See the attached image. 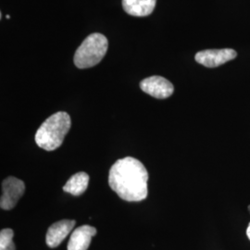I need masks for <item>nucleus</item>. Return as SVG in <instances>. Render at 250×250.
Segmentation results:
<instances>
[{"label": "nucleus", "mask_w": 250, "mask_h": 250, "mask_svg": "<svg viewBox=\"0 0 250 250\" xmlns=\"http://www.w3.org/2000/svg\"><path fill=\"white\" fill-rule=\"evenodd\" d=\"M72 126L71 117L64 111H59L47 118L36 132V143L46 151L59 148Z\"/></svg>", "instance_id": "obj_2"}, {"label": "nucleus", "mask_w": 250, "mask_h": 250, "mask_svg": "<svg viewBox=\"0 0 250 250\" xmlns=\"http://www.w3.org/2000/svg\"><path fill=\"white\" fill-rule=\"evenodd\" d=\"M13 231L11 229H3L0 232V250H15L13 243Z\"/></svg>", "instance_id": "obj_11"}, {"label": "nucleus", "mask_w": 250, "mask_h": 250, "mask_svg": "<svg viewBox=\"0 0 250 250\" xmlns=\"http://www.w3.org/2000/svg\"><path fill=\"white\" fill-rule=\"evenodd\" d=\"M74 225L75 221L71 220H63L52 224L46 232V245L51 249L59 247L62 242L69 235Z\"/></svg>", "instance_id": "obj_7"}, {"label": "nucleus", "mask_w": 250, "mask_h": 250, "mask_svg": "<svg viewBox=\"0 0 250 250\" xmlns=\"http://www.w3.org/2000/svg\"><path fill=\"white\" fill-rule=\"evenodd\" d=\"M25 191L24 183L15 177H8L2 183V195L0 207L2 209L10 210L17 205L19 199L22 197Z\"/></svg>", "instance_id": "obj_4"}, {"label": "nucleus", "mask_w": 250, "mask_h": 250, "mask_svg": "<svg viewBox=\"0 0 250 250\" xmlns=\"http://www.w3.org/2000/svg\"><path fill=\"white\" fill-rule=\"evenodd\" d=\"M108 42L101 34L87 36L74 55V64L79 69H87L99 64L107 53Z\"/></svg>", "instance_id": "obj_3"}, {"label": "nucleus", "mask_w": 250, "mask_h": 250, "mask_svg": "<svg viewBox=\"0 0 250 250\" xmlns=\"http://www.w3.org/2000/svg\"><path fill=\"white\" fill-rule=\"evenodd\" d=\"M89 183V176L87 173L80 171L73 174L71 178L67 181L63 190L72 196H81L87 189Z\"/></svg>", "instance_id": "obj_10"}, {"label": "nucleus", "mask_w": 250, "mask_h": 250, "mask_svg": "<svg viewBox=\"0 0 250 250\" xmlns=\"http://www.w3.org/2000/svg\"><path fill=\"white\" fill-rule=\"evenodd\" d=\"M140 88L149 96L159 99L170 98L174 91L170 81L161 76H151L144 79L140 83Z\"/></svg>", "instance_id": "obj_6"}, {"label": "nucleus", "mask_w": 250, "mask_h": 250, "mask_svg": "<svg viewBox=\"0 0 250 250\" xmlns=\"http://www.w3.org/2000/svg\"><path fill=\"white\" fill-rule=\"evenodd\" d=\"M148 173L141 161L126 157L112 165L108 173L110 188L122 199L139 202L147 197Z\"/></svg>", "instance_id": "obj_1"}, {"label": "nucleus", "mask_w": 250, "mask_h": 250, "mask_svg": "<svg viewBox=\"0 0 250 250\" xmlns=\"http://www.w3.org/2000/svg\"><path fill=\"white\" fill-rule=\"evenodd\" d=\"M247 235H248V237L250 238V224L249 225V227H248V230H247Z\"/></svg>", "instance_id": "obj_12"}, {"label": "nucleus", "mask_w": 250, "mask_h": 250, "mask_svg": "<svg viewBox=\"0 0 250 250\" xmlns=\"http://www.w3.org/2000/svg\"><path fill=\"white\" fill-rule=\"evenodd\" d=\"M157 0H123V7L128 14L136 17L150 15Z\"/></svg>", "instance_id": "obj_9"}, {"label": "nucleus", "mask_w": 250, "mask_h": 250, "mask_svg": "<svg viewBox=\"0 0 250 250\" xmlns=\"http://www.w3.org/2000/svg\"><path fill=\"white\" fill-rule=\"evenodd\" d=\"M97 229L90 225H83L73 231L68 243V250H87Z\"/></svg>", "instance_id": "obj_8"}, {"label": "nucleus", "mask_w": 250, "mask_h": 250, "mask_svg": "<svg viewBox=\"0 0 250 250\" xmlns=\"http://www.w3.org/2000/svg\"><path fill=\"white\" fill-rule=\"evenodd\" d=\"M236 57V52L231 48L224 49H207L196 55V62L208 67L216 68L224 63L232 61Z\"/></svg>", "instance_id": "obj_5"}]
</instances>
